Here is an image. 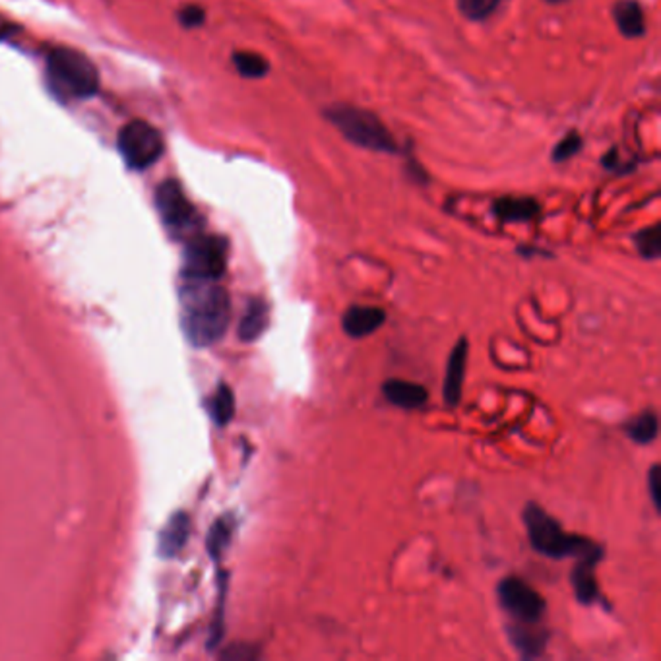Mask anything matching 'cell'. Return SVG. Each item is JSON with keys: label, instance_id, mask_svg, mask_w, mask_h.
<instances>
[{"label": "cell", "instance_id": "cell-1", "mask_svg": "<svg viewBox=\"0 0 661 661\" xmlns=\"http://www.w3.org/2000/svg\"><path fill=\"white\" fill-rule=\"evenodd\" d=\"M232 320V301L215 282L187 280L182 287V326L198 347L220 342Z\"/></svg>", "mask_w": 661, "mask_h": 661}, {"label": "cell", "instance_id": "cell-2", "mask_svg": "<svg viewBox=\"0 0 661 661\" xmlns=\"http://www.w3.org/2000/svg\"><path fill=\"white\" fill-rule=\"evenodd\" d=\"M524 524L528 528L530 545L533 551L549 559H586L599 563L604 557L602 545L588 540V537L566 533L559 522L549 516L540 504H528L524 511Z\"/></svg>", "mask_w": 661, "mask_h": 661}, {"label": "cell", "instance_id": "cell-3", "mask_svg": "<svg viewBox=\"0 0 661 661\" xmlns=\"http://www.w3.org/2000/svg\"><path fill=\"white\" fill-rule=\"evenodd\" d=\"M325 117L353 146L380 153L398 151V144L394 140L392 132L373 111L361 109V107L349 103H336L328 107L325 111Z\"/></svg>", "mask_w": 661, "mask_h": 661}, {"label": "cell", "instance_id": "cell-4", "mask_svg": "<svg viewBox=\"0 0 661 661\" xmlns=\"http://www.w3.org/2000/svg\"><path fill=\"white\" fill-rule=\"evenodd\" d=\"M51 88L67 98H91L99 89V72L91 60L74 49H55L47 58Z\"/></svg>", "mask_w": 661, "mask_h": 661}, {"label": "cell", "instance_id": "cell-5", "mask_svg": "<svg viewBox=\"0 0 661 661\" xmlns=\"http://www.w3.org/2000/svg\"><path fill=\"white\" fill-rule=\"evenodd\" d=\"M117 146L125 163L134 171L158 163L165 151V140L161 132L146 120H130L120 129Z\"/></svg>", "mask_w": 661, "mask_h": 661}, {"label": "cell", "instance_id": "cell-6", "mask_svg": "<svg viewBox=\"0 0 661 661\" xmlns=\"http://www.w3.org/2000/svg\"><path fill=\"white\" fill-rule=\"evenodd\" d=\"M229 244L218 235H192L184 253V278L218 282L227 268Z\"/></svg>", "mask_w": 661, "mask_h": 661}, {"label": "cell", "instance_id": "cell-7", "mask_svg": "<svg viewBox=\"0 0 661 661\" xmlns=\"http://www.w3.org/2000/svg\"><path fill=\"white\" fill-rule=\"evenodd\" d=\"M499 604L516 623H540L545 615L547 604L543 595L533 590L530 584L516 576L502 578L499 584Z\"/></svg>", "mask_w": 661, "mask_h": 661}, {"label": "cell", "instance_id": "cell-8", "mask_svg": "<svg viewBox=\"0 0 661 661\" xmlns=\"http://www.w3.org/2000/svg\"><path fill=\"white\" fill-rule=\"evenodd\" d=\"M156 206L163 223L177 235L194 233L200 223L194 206L184 196L181 184L175 181H165L156 192Z\"/></svg>", "mask_w": 661, "mask_h": 661}, {"label": "cell", "instance_id": "cell-9", "mask_svg": "<svg viewBox=\"0 0 661 661\" xmlns=\"http://www.w3.org/2000/svg\"><path fill=\"white\" fill-rule=\"evenodd\" d=\"M466 367H468V340L462 337V340H458V344L450 353V357L447 361V375H444L442 398L450 408H456L460 402H462Z\"/></svg>", "mask_w": 661, "mask_h": 661}, {"label": "cell", "instance_id": "cell-10", "mask_svg": "<svg viewBox=\"0 0 661 661\" xmlns=\"http://www.w3.org/2000/svg\"><path fill=\"white\" fill-rule=\"evenodd\" d=\"M382 394L396 408L402 409H421L429 402V392L423 384L409 382L402 378H390L382 384Z\"/></svg>", "mask_w": 661, "mask_h": 661}, {"label": "cell", "instance_id": "cell-11", "mask_svg": "<svg viewBox=\"0 0 661 661\" xmlns=\"http://www.w3.org/2000/svg\"><path fill=\"white\" fill-rule=\"evenodd\" d=\"M387 320V313L378 306H359L353 305L342 316V328L349 337H365L375 334Z\"/></svg>", "mask_w": 661, "mask_h": 661}, {"label": "cell", "instance_id": "cell-12", "mask_svg": "<svg viewBox=\"0 0 661 661\" xmlns=\"http://www.w3.org/2000/svg\"><path fill=\"white\" fill-rule=\"evenodd\" d=\"M509 638L518 654L526 659L537 657L545 652L549 633L545 628L537 626V623H512L509 625Z\"/></svg>", "mask_w": 661, "mask_h": 661}, {"label": "cell", "instance_id": "cell-13", "mask_svg": "<svg viewBox=\"0 0 661 661\" xmlns=\"http://www.w3.org/2000/svg\"><path fill=\"white\" fill-rule=\"evenodd\" d=\"M270 326V306L264 299H251L239 322V337L243 342H256Z\"/></svg>", "mask_w": 661, "mask_h": 661}, {"label": "cell", "instance_id": "cell-14", "mask_svg": "<svg viewBox=\"0 0 661 661\" xmlns=\"http://www.w3.org/2000/svg\"><path fill=\"white\" fill-rule=\"evenodd\" d=\"M595 564L597 563H594V561L582 559V561H578V564L574 566V571L571 574L574 594L578 597V602L584 604V605H592V604L602 602V592H599L595 573H594Z\"/></svg>", "mask_w": 661, "mask_h": 661}, {"label": "cell", "instance_id": "cell-15", "mask_svg": "<svg viewBox=\"0 0 661 661\" xmlns=\"http://www.w3.org/2000/svg\"><path fill=\"white\" fill-rule=\"evenodd\" d=\"M493 213L501 222H509V223H516V222H530L533 220L537 213H540V204L535 202L533 198H499L495 206H493Z\"/></svg>", "mask_w": 661, "mask_h": 661}, {"label": "cell", "instance_id": "cell-16", "mask_svg": "<svg viewBox=\"0 0 661 661\" xmlns=\"http://www.w3.org/2000/svg\"><path fill=\"white\" fill-rule=\"evenodd\" d=\"M615 22H617L619 32L625 37H642L646 32V22H644V10L636 3V0H621L613 10Z\"/></svg>", "mask_w": 661, "mask_h": 661}, {"label": "cell", "instance_id": "cell-17", "mask_svg": "<svg viewBox=\"0 0 661 661\" xmlns=\"http://www.w3.org/2000/svg\"><path fill=\"white\" fill-rule=\"evenodd\" d=\"M189 532H191V522L187 514H175L171 520H169L167 528L161 533V542H160V549L165 557H175L177 553L184 547L189 540Z\"/></svg>", "mask_w": 661, "mask_h": 661}, {"label": "cell", "instance_id": "cell-18", "mask_svg": "<svg viewBox=\"0 0 661 661\" xmlns=\"http://www.w3.org/2000/svg\"><path fill=\"white\" fill-rule=\"evenodd\" d=\"M626 435L638 444H650L657 439L659 433V419L654 411H644L636 419L626 423L625 427Z\"/></svg>", "mask_w": 661, "mask_h": 661}, {"label": "cell", "instance_id": "cell-19", "mask_svg": "<svg viewBox=\"0 0 661 661\" xmlns=\"http://www.w3.org/2000/svg\"><path fill=\"white\" fill-rule=\"evenodd\" d=\"M210 415H212V419L218 423L220 427H225L229 421L233 419V415H235V396H233L232 388L225 387V384H222V387L215 390V394L212 396Z\"/></svg>", "mask_w": 661, "mask_h": 661}, {"label": "cell", "instance_id": "cell-20", "mask_svg": "<svg viewBox=\"0 0 661 661\" xmlns=\"http://www.w3.org/2000/svg\"><path fill=\"white\" fill-rule=\"evenodd\" d=\"M233 63L241 76H244V78H253V80L263 78V76H266L270 70V65L264 57H260L256 53H249V51L235 53Z\"/></svg>", "mask_w": 661, "mask_h": 661}, {"label": "cell", "instance_id": "cell-21", "mask_svg": "<svg viewBox=\"0 0 661 661\" xmlns=\"http://www.w3.org/2000/svg\"><path fill=\"white\" fill-rule=\"evenodd\" d=\"M232 535H233V522L232 520L222 518V520L215 522V526L212 528L210 540H208V549H210V555L213 559H218L222 553L225 551L229 542H232Z\"/></svg>", "mask_w": 661, "mask_h": 661}, {"label": "cell", "instance_id": "cell-22", "mask_svg": "<svg viewBox=\"0 0 661 661\" xmlns=\"http://www.w3.org/2000/svg\"><path fill=\"white\" fill-rule=\"evenodd\" d=\"M635 243H636V249L642 254V258H646V260H656V258H659V254H661V233H659V225L644 229V232H640L635 237Z\"/></svg>", "mask_w": 661, "mask_h": 661}, {"label": "cell", "instance_id": "cell-23", "mask_svg": "<svg viewBox=\"0 0 661 661\" xmlns=\"http://www.w3.org/2000/svg\"><path fill=\"white\" fill-rule=\"evenodd\" d=\"M501 5V0H458V8L468 20L481 22L489 18Z\"/></svg>", "mask_w": 661, "mask_h": 661}, {"label": "cell", "instance_id": "cell-24", "mask_svg": "<svg viewBox=\"0 0 661 661\" xmlns=\"http://www.w3.org/2000/svg\"><path fill=\"white\" fill-rule=\"evenodd\" d=\"M580 150H582L580 134L571 132V134H566L563 140L555 146V150H553V153H551V158H553V161L561 163V161H566V160H571L573 156H576Z\"/></svg>", "mask_w": 661, "mask_h": 661}, {"label": "cell", "instance_id": "cell-25", "mask_svg": "<svg viewBox=\"0 0 661 661\" xmlns=\"http://www.w3.org/2000/svg\"><path fill=\"white\" fill-rule=\"evenodd\" d=\"M648 489H650V497H652L656 511L659 512V509H661V473H659V466H654L650 470V473H648Z\"/></svg>", "mask_w": 661, "mask_h": 661}, {"label": "cell", "instance_id": "cell-26", "mask_svg": "<svg viewBox=\"0 0 661 661\" xmlns=\"http://www.w3.org/2000/svg\"><path fill=\"white\" fill-rule=\"evenodd\" d=\"M181 22L187 27H196L204 22V10L198 6H189L181 12Z\"/></svg>", "mask_w": 661, "mask_h": 661}, {"label": "cell", "instance_id": "cell-27", "mask_svg": "<svg viewBox=\"0 0 661 661\" xmlns=\"http://www.w3.org/2000/svg\"><path fill=\"white\" fill-rule=\"evenodd\" d=\"M545 3H549V5H563V3H566V0H545Z\"/></svg>", "mask_w": 661, "mask_h": 661}]
</instances>
